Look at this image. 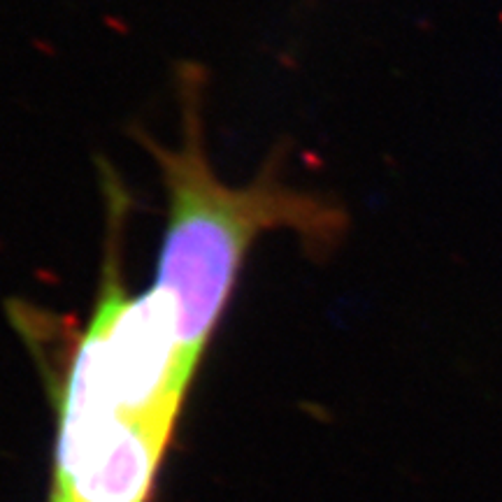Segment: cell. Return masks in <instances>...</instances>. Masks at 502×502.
Returning a JSON list of instances; mask_svg holds the SVG:
<instances>
[{"label": "cell", "mask_w": 502, "mask_h": 502, "mask_svg": "<svg viewBox=\"0 0 502 502\" xmlns=\"http://www.w3.org/2000/svg\"><path fill=\"white\" fill-rule=\"evenodd\" d=\"M173 425L61 400L56 502H144Z\"/></svg>", "instance_id": "cell-2"}, {"label": "cell", "mask_w": 502, "mask_h": 502, "mask_svg": "<svg viewBox=\"0 0 502 502\" xmlns=\"http://www.w3.org/2000/svg\"><path fill=\"white\" fill-rule=\"evenodd\" d=\"M182 133L173 147L139 135L161 173L168 221L151 289L173 309L177 335L193 360L212 338L242 265L260 235L286 231L312 256H328L347 235L349 214L333 198L296 189L275 154L244 186L214 173L205 144V70L177 68Z\"/></svg>", "instance_id": "cell-1"}]
</instances>
